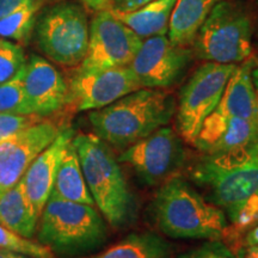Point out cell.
Instances as JSON below:
<instances>
[{"label": "cell", "instance_id": "1", "mask_svg": "<svg viewBox=\"0 0 258 258\" xmlns=\"http://www.w3.org/2000/svg\"><path fill=\"white\" fill-rule=\"evenodd\" d=\"M191 178L208 192L212 203L226 212L238 231L258 222V145L203 153Z\"/></svg>", "mask_w": 258, "mask_h": 258}, {"label": "cell", "instance_id": "2", "mask_svg": "<svg viewBox=\"0 0 258 258\" xmlns=\"http://www.w3.org/2000/svg\"><path fill=\"white\" fill-rule=\"evenodd\" d=\"M176 101L171 93L157 89H139L104 106L92 110L89 121L105 144L127 148L148 137L173 117Z\"/></svg>", "mask_w": 258, "mask_h": 258}, {"label": "cell", "instance_id": "3", "mask_svg": "<svg viewBox=\"0 0 258 258\" xmlns=\"http://www.w3.org/2000/svg\"><path fill=\"white\" fill-rule=\"evenodd\" d=\"M152 213L158 228L170 238L221 240L228 230L225 212L179 177L160 185Z\"/></svg>", "mask_w": 258, "mask_h": 258}, {"label": "cell", "instance_id": "4", "mask_svg": "<svg viewBox=\"0 0 258 258\" xmlns=\"http://www.w3.org/2000/svg\"><path fill=\"white\" fill-rule=\"evenodd\" d=\"M86 185L109 225L122 228L133 220L135 200L111 148L96 134H74Z\"/></svg>", "mask_w": 258, "mask_h": 258}, {"label": "cell", "instance_id": "5", "mask_svg": "<svg viewBox=\"0 0 258 258\" xmlns=\"http://www.w3.org/2000/svg\"><path fill=\"white\" fill-rule=\"evenodd\" d=\"M37 241L60 257H82L105 244L108 227L95 206L50 196L40 215Z\"/></svg>", "mask_w": 258, "mask_h": 258}, {"label": "cell", "instance_id": "6", "mask_svg": "<svg viewBox=\"0 0 258 258\" xmlns=\"http://www.w3.org/2000/svg\"><path fill=\"white\" fill-rule=\"evenodd\" d=\"M252 22L243 8L218 2L194 38V51L209 62H243L252 53Z\"/></svg>", "mask_w": 258, "mask_h": 258}, {"label": "cell", "instance_id": "7", "mask_svg": "<svg viewBox=\"0 0 258 258\" xmlns=\"http://www.w3.org/2000/svg\"><path fill=\"white\" fill-rule=\"evenodd\" d=\"M89 21L78 4L61 3L47 9L35 24L36 42L48 59L64 67L80 66L89 46Z\"/></svg>", "mask_w": 258, "mask_h": 258}, {"label": "cell", "instance_id": "8", "mask_svg": "<svg viewBox=\"0 0 258 258\" xmlns=\"http://www.w3.org/2000/svg\"><path fill=\"white\" fill-rule=\"evenodd\" d=\"M237 63L209 62L194 72L179 96L177 131L190 145L195 144L207 117L215 110Z\"/></svg>", "mask_w": 258, "mask_h": 258}, {"label": "cell", "instance_id": "9", "mask_svg": "<svg viewBox=\"0 0 258 258\" xmlns=\"http://www.w3.org/2000/svg\"><path fill=\"white\" fill-rule=\"evenodd\" d=\"M185 159L183 139L172 128L161 127L124 148L118 161L133 169L146 185H159L182 167Z\"/></svg>", "mask_w": 258, "mask_h": 258}, {"label": "cell", "instance_id": "10", "mask_svg": "<svg viewBox=\"0 0 258 258\" xmlns=\"http://www.w3.org/2000/svg\"><path fill=\"white\" fill-rule=\"evenodd\" d=\"M141 43L143 38L111 11L102 10L97 12L90 24L88 51L78 70L97 71L128 66Z\"/></svg>", "mask_w": 258, "mask_h": 258}, {"label": "cell", "instance_id": "11", "mask_svg": "<svg viewBox=\"0 0 258 258\" xmlns=\"http://www.w3.org/2000/svg\"><path fill=\"white\" fill-rule=\"evenodd\" d=\"M191 55L184 46L173 44L167 35H156L143 40L128 67L141 89H165L182 78Z\"/></svg>", "mask_w": 258, "mask_h": 258}, {"label": "cell", "instance_id": "12", "mask_svg": "<svg viewBox=\"0 0 258 258\" xmlns=\"http://www.w3.org/2000/svg\"><path fill=\"white\" fill-rule=\"evenodd\" d=\"M139 89L140 84L128 66L78 70L69 84V104L78 111L97 110Z\"/></svg>", "mask_w": 258, "mask_h": 258}, {"label": "cell", "instance_id": "13", "mask_svg": "<svg viewBox=\"0 0 258 258\" xmlns=\"http://www.w3.org/2000/svg\"><path fill=\"white\" fill-rule=\"evenodd\" d=\"M62 128L54 120L43 118L0 141V196L17 184L32 160L55 140Z\"/></svg>", "mask_w": 258, "mask_h": 258}, {"label": "cell", "instance_id": "14", "mask_svg": "<svg viewBox=\"0 0 258 258\" xmlns=\"http://www.w3.org/2000/svg\"><path fill=\"white\" fill-rule=\"evenodd\" d=\"M27 115L47 117L69 104V84L55 66L32 54L23 78Z\"/></svg>", "mask_w": 258, "mask_h": 258}, {"label": "cell", "instance_id": "15", "mask_svg": "<svg viewBox=\"0 0 258 258\" xmlns=\"http://www.w3.org/2000/svg\"><path fill=\"white\" fill-rule=\"evenodd\" d=\"M73 137V129L63 127L55 140L32 160L23 177L19 179L24 195L38 218L50 198L61 159Z\"/></svg>", "mask_w": 258, "mask_h": 258}, {"label": "cell", "instance_id": "16", "mask_svg": "<svg viewBox=\"0 0 258 258\" xmlns=\"http://www.w3.org/2000/svg\"><path fill=\"white\" fill-rule=\"evenodd\" d=\"M252 63L253 59H247L237 66L218 106L206 121L215 122L232 117L258 120V96L251 78Z\"/></svg>", "mask_w": 258, "mask_h": 258}, {"label": "cell", "instance_id": "17", "mask_svg": "<svg viewBox=\"0 0 258 258\" xmlns=\"http://www.w3.org/2000/svg\"><path fill=\"white\" fill-rule=\"evenodd\" d=\"M220 0H177L169 22L167 37L173 44L192 43L208 15Z\"/></svg>", "mask_w": 258, "mask_h": 258}, {"label": "cell", "instance_id": "18", "mask_svg": "<svg viewBox=\"0 0 258 258\" xmlns=\"http://www.w3.org/2000/svg\"><path fill=\"white\" fill-rule=\"evenodd\" d=\"M50 196L66 201L96 206L86 185L78 153L72 141L61 159Z\"/></svg>", "mask_w": 258, "mask_h": 258}, {"label": "cell", "instance_id": "19", "mask_svg": "<svg viewBox=\"0 0 258 258\" xmlns=\"http://www.w3.org/2000/svg\"><path fill=\"white\" fill-rule=\"evenodd\" d=\"M176 2L177 0H154L135 11L111 12L139 37L145 40L156 35H167L171 14Z\"/></svg>", "mask_w": 258, "mask_h": 258}, {"label": "cell", "instance_id": "20", "mask_svg": "<svg viewBox=\"0 0 258 258\" xmlns=\"http://www.w3.org/2000/svg\"><path fill=\"white\" fill-rule=\"evenodd\" d=\"M38 219L19 182L0 196V225L4 227L31 239L36 234Z\"/></svg>", "mask_w": 258, "mask_h": 258}, {"label": "cell", "instance_id": "21", "mask_svg": "<svg viewBox=\"0 0 258 258\" xmlns=\"http://www.w3.org/2000/svg\"><path fill=\"white\" fill-rule=\"evenodd\" d=\"M171 246L151 232L129 234L123 239L95 254L78 258H169Z\"/></svg>", "mask_w": 258, "mask_h": 258}, {"label": "cell", "instance_id": "22", "mask_svg": "<svg viewBox=\"0 0 258 258\" xmlns=\"http://www.w3.org/2000/svg\"><path fill=\"white\" fill-rule=\"evenodd\" d=\"M42 0H32L0 19V37L27 42L37 21Z\"/></svg>", "mask_w": 258, "mask_h": 258}, {"label": "cell", "instance_id": "23", "mask_svg": "<svg viewBox=\"0 0 258 258\" xmlns=\"http://www.w3.org/2000/svg\"><path fill=\"white\" fill-rule=\"evenodd\" d=\"M0 249L25 254L31 258H55L49 247L40 241H34L22 237L16 232L0 225Z\"/></svg>", "mask_w": 258, "mask_h": 258}, {"label": "cell", "instance_id": "24", "mask_svg": "<svg viewBox=\"0 0 258 258\" xmlns=\"http://www.w3.org/2000/svg\"><path fill=\"white\" fill-rule=\"evenodd\" d=\"M24 71L25 67L12 79L0 84V112L27 115L23 88Z\"/></svg>", "mask_w": 258, "mask_h": 258}, {"label": "cell", "instance_id": "25", "mask_svg": "<svg viewBox=\"0 0 258 258\" xmlns=\"http://www.w3.org/2000/svg\"><path fill=\"white\" fill-rule=\"evenodd\" d=\"M25 64L27 60L22 47L0 37V84L17 76Z\"/></svg>", "mask_w": 258, "mask_h": 258}, {"label": "cell", "instance_id": "26", "mask_svg": "<svg viewBox=\"0 0 258 258\" xmlns=\"http://www.w3.org/2000/svg\"><path fill=\"white\" fill-rule=\"evenodd\" d=\"M245 250L233 249L221 240H209L183 258H243Z\"/></svg>", "mask_w": 258, "mask_h": 258}, {"label": "cell", "instance_id": "27", "mask_svg": "<svg viewBox=\"0 0 258 258\" xmlns=\"http://www.w3.org/2000/svg\"><path fill=\"white\" fill-rule=\"evenodd\" d=\"M42 117L36 115L11 114V112H0V141L14 137L23 129L37 123Z\"/></svg>", "mask_w": 258, "mask_h": 258}, {"label": "cell", "instance_id": "28", "mask_svg": "<svg viewBox=\"0 0 258 258\" xmlns=\"http://www.w3.org/2000/svg\"><path fill=\"white\" fill-rule=\"evenodd\" d=\"M154 0H109L108 9L116 12H129L143 8Z\"/></svg>", "mask_w": 258, "mask_h": 258}, {"label": "cell", "instance_id": "29", "mask_svg": "<svg viewBox=\"0 0 258 258\" xmlns=\"http://www.w3.org/2000/svg\"><path fill=\"white\" fill-rule=\"evenodd\" d=\"M29 2L32 0H0V19L15 12Z\"/></svg>", "mask_w": 258, "mask_h": 258}, {"label": "cell", "instance_id": "30", "mask_svg": "<svg viewBox=\"0 0 258 258\" xmlns=\"http://www.w3.org/2000/svg\"><path fill=\"white\" fill-rule=\"evenodd\" d=\"M86 9L92 10V11H102V10L108 9L109 0H79Z\"/></svg>", "mask_w": 258, "mask_h": 258}, {"label": "cell", "instance_id": "31", "mask_svg": "<svg viewBox=\"0 0 258 258\" xmlns=\"http://www.w3.org/2000/svg\"><path fill=\"white\" fill-rule=\"evenodd\" d=\"M244 246H252V245H258V224L253 225L250 230L246 231V234H245Z\"/></svg>", "mask_w": 258, "mask_h": 258}, {"label": "cell", "instance_id": "32", "mask_svg": "<svg viewBox=\"0 0 258 258\" xmlns=\"http://www.w3.org/2000/svg\"><path fill=\"white\" fill-rule=\"evenodd\" d=\"M251 78H252L254 90H256L258 96V59H253L252 69H251Z\"/></svg>", "mask_w": 258, "mask_h": 258}, {"label": "cell", "instance_id": "33", "mask_svg": "<svg viewBox=\"0 0 258 258\" xmlns=\"http://www.w3.org/2000/svg\"><path fill=\"white\" fill-rule=\"evenodd\" d=\"M0 258H31L29 256H25V254L12 252V251L0 249Z\"/></svg>", "mask_w": 258, "mask_h": 258}, {"label": "cell", "instance_id": "34", "mask_svg": "<svg viewBox=\"0 0 258 258\" xmlns=\"http://www.w3.org/2000/svg\"><path fill=\"white\" fill-rule=\"evenodd\" d=\"M243 258H258V245L247 246L244 252Z\"/></svg>", "mask_w": 258, "mask_h": 258}, {"label": "cell", "instance_id": "35", "mask_svg": "<svg viewBox=\"0 0 258 258\" xmlns=\"http://www.w3.org/2000/svg\"><path fill=\"white\" fill-rule=\"evenodd\" d=\"M257 4H258V0H257Z\"/></svg>", "mask_w": 258, "mask_h": 258}, {"label": "cell", "instance_id": "36", "mask_svg": "<svg viewBox=\"0 0 258 258\" xmlns=\"http://www.w3.org/2000/svg\"><path fill=\"white\" fill-rule=\"evenodd\" d=\"M257 224H258V222H257Z\"/></svg>", "mask_w": 258, "mask_h": 258}]
</instances>
